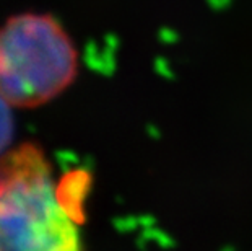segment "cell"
<instances>
[{"mask_svg": "<svg viewBox=\"0 0 252 251\" xmlns=\"http://www.w3.org/2000/svg\"><path fill=\"white\" fill-rule=\"evenodd\" d=\"M0 251H83L59 204L51 165L33 142L0 157Z\"/></svg>", "mask_w": 252, "mask_h": 251, "instance_id": "cell-1", "label": "cell"}, {"mask_svg": "<svg viewBox=\"0 0 252 251\" xmlns=\"http://www.w3.org/2000/svg\"><path fill=\"white\" fill-rule=\"evenodd\" d=\"M77 73V51L51 15L21 13L0 28V95L34 108L61 95Z\"/></svg>", "mask_w": 252, "mask_h": 251, "instance_id": "cell-2", "label": "cell"}, {"mask_svg": "<svg viewBox=\"0 0 252 251\" xmlns=\"http://www.w3.org/2000/svg\"><path fill=\"white\" fill-rule=\"evenodd\" d=\"M91 183V175L87 170H73V172L63 175L61 183L56 188L57 201L62 209L68 214L75 223L85 220L83 204L88 196Z\"/></svg>", "mask_w": 252, "mask_h": 251, "instance_id": "cell-3", "label": "cell"}, {"mask_svg": "<svg viewBox=\"0 0 252 251\" xmlns=\"http://www.w3.org/2000/svg\"><path fill=\"white\" fill-rule=\"evenodd\" d=\"M13 136V116L10 111V103L0 95V157L7 152Z\"/></svg>", "mask_w": 252, "mask_h": 251, "instance_id": "cell-4", "label": "cell"}]
</instances>
